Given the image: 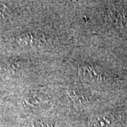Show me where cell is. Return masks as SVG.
Instances as JSON below:
<instances>
[{"mask_svg": "<svg viewBox=\"0 0 127 127\" xmlns=\"http://www.w3.org/2000/svg\"><path fill=\"white\" fill-rule=\"evenodd\" d=\"M79 73L81 77L91 81H99L103 79V73L97 66L86 64L81 67Z\"/></svg>", "mask_w": 127, "mask_h": 127, "instance_id": "6da1fadb", "label": "cell"}, {"mask_svg": "<svg viewBox=\"0 0 127 127\" xmlns=\"http://www.w3.org/2000/svg\"><path fill=\"white\" fill-rule=\"evenodd\" d=\"M109 120L104 117H95L93 121L91 126L93 127H107L109 125Z\"/></svg>", "mask_w": 127, "mask_h": 127, "instance_id": "7a4b0ae2", "label": "cell"}, {"mask_svg": "<svg viewBox=\"0 0 127 127\" xmlns=\"http://www.w3.org/2000/svg\"><path fill=\"white\" fill-rule=\"evenodd\" d=\"M71 98L72 99L74 102H82L83 100H85V97L83 96V93H81V91H73L69 93Z\"/></svg>", "mask_w": 127, "mask_h": 127, "instance_id": "3957f363", "label": "cell"}, {"mask_svg": "<svg viewBox=\"0 0 127 127\" xmlns=\"http://www.w3.org/2000/svg\"><path fill=\"white\" fill-rule=\"evenodd\" d=\"M5 10V6L4 4H0V15L2 14V12Z\"/></svg>", "mask_w": 127, "mask_h": 127, "instance_id": "277c9868", "label": "cell"}]
</instances>
